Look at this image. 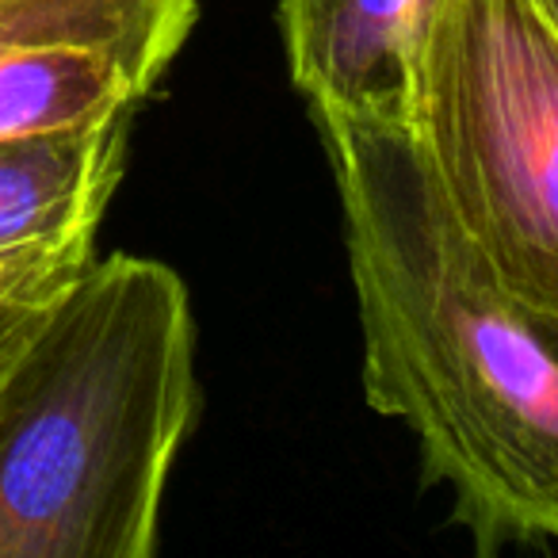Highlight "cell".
<instances>
[{
  "label": "cell",
  "mask_w": 558,
  "mask_h": 558,
  "mask_svg": "<svg viewBox=\"0 0 558 558\" xmlns=\"http://www.w3.org/2000/svg\"><path fill=\"white\" fill-rule=\"evenodd\" d=\"M93 230L65 233L0 256V387L93 264Z\"/></svg>",
  "instance_id": "obj_8"
},
{
  "label": "cell",
  "mask_w": 558,
  "mask_h": 558,
  "mask_svg": "<svg viewBox=\"0 0 558 558\" xmlns=\"http://www.w3.org/2000/svg\"><path fill=\"white\" fill-rule=\"evenodd\" d=\"M405 126L466 238L558 318V9L440 0Z\"/></svg>",
  "instance_id": "obj_3"
},
{
  "label": "cell",
  "mask_w": 558,
  "mask_h": 558,
  "mask_svg": "<svg viewBox=\"0 0 558 558\" xmlns=\"http://www.w3.org/2000/svg\"><path fill=\"white\" fill-rule=\"evenodd\" d=\"M184 43L54 39L0 50V142L85 131L134 116Z\"/></svg>",
  "instance_id": "obj_5"
},
{
  "label": "cell",
  "mask_w": 558,
  "mask_h": 558,
  "mask_svg": "<svg viewBox=\"0 0 558 558\" xmlns=\"http://www.w3.org/2000/svg\"><path fill=\"white\" fill-rule=\"evenodd\" d=\"M364 329V395L417 436L478 558L558 532V318L497 276L402 119L314 116Z\"/></svg>",
  "instance_id": "obj_1"
},
{
  "label": "cell",
  "mask_w": 558,
  "mask_h": 558,
  "mask_svg": "<svg viewBox=\"0 0 558 558\" xmlns=\"http://www.w3.org/2000/svg\"><path fill=\"white\" fill-rule=\"evenodd\" d=\"M126 138L131 116L0 142V256L65 233H96L123 180Z\"/></svg>",
  "instance_id": "obj_6"
},
{
  "label": "cell",
  "mask_w": 558,
  "mask_h": 558,
  "mask_svg": "<svg viewBox=\"0 0 558 558\" xmlns=\"http://www.w3.org/2000/svg\"><path fill=\"white\" fill-rule=\"evenodd\" d=\"M440 0H279L291 81L314 116L402 119Z\"/></svg>",
  "instance_id": "obj_4"
},
{
  "label": "cell",
  "mask_w": 558,
  "mask_h": 558,
  "mask_svg": "<svg viewBox=\"0 0 558 558\" xmlns=\"http://www.w3.org/2000/svg\"><path fill=\"white\" fill-rule=\"evenodd\" d=\"M543 4H550V9H558V0H543Z\"/></svg>",
  "instance_id": "obj_9"
},
{
  "label": "cell",
  "mask_w": 558,
  "mask_h": 558,
  "mask_svg": "<svg viewBox=\"0 0 558 558\" xmlns=\"http://www.w3.org/2000/svg\"><path fill=\"white\" fill-rule=\"evenodd\" d=\"M199 0H0V50L54 39L187 43Z\"/></svg>",
  "instance_id": "obj_7"
},
{
  "label": "cell",
  "mask_w": 558,
  "mask_h": 558,
  "mask_svg": "<svg viewBox=\"0 0 558 558\" xmlns=\"http://www.w3.org/2000/svg\"><path fill=\"white\" fill-rule=\"evenodd\" d=\"M195 413L184 279L93 256L0 387V558H157Z\"/></svg>",
  "instance_id": "obj_2"
}]
</instances>
